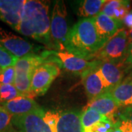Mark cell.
<instances>
[{
    "mask_svg": "<svg viewBox=\"0 0 132 132\" xmlns=\"http://www.w3.org/2000/svg\"><path fill=\"white\" fill-rule=\"evenodd\" d=\"M48 10L47 2L26 0L17 32L46 46H52Z\"/></svg>",
    "mask_w": 132,
    "mask_h": 132,
    "instance_id": "obj_1",
    "label": "cell"
},
{
    "mask_svg": "<svg viewBox=\"0 0 132 132\" xmlns=\"http://www.w3.org/2000/svg\"><path fill=\"white\" fill-rule=\"evenodd\" d=\"M105 45L99 37L92 18L81 19L70 29L65 51L89 60Z\"/></svg>",
    "mask_w": 132,
    "mask_h": 132,
    "instance_id": "obj_2",
    "label": "cell"
},
{
    "mask_svg": "<svg viewBox=\"0 0 132 132\" xmlns=\"http://www.w3.org/2000/svg\"><path fill=\"white\" fill-rule=\"evenodd\" d=\"M47 57V53L44 55L31 54L18 60L14 66V86L22 95L32 98L30 88L33 73L37 68L46 62V58Z\"/></svg>",
    "mask_w": 132,
    "mask_h": 132,
    "instance_id": "obj_3",
    "label": "cell"
},
{
    "mask_svg": "<svg viewBox=\"0 0 132 132\" xmlns=\"http://www.w3.org/2000/svg\"><path fill=\"white\" fill-rule=\"evenodd\" d=\"M128 32L121 29L95 54L93 58L99 61L122 63L127 58Z\"/></svg>",
    "mask_w": 132,
    "mask_h": 132,
    "instance_id": "obj_4",
    "label": "cell"
},
{
    "mask_svg": "<svg viewBox=\"0 0 132 132\" xmlns=\"http://www.w3.org/2000/svg\"><path fill=\"white\" fill-rule=\"evenodd\" d=\"M67 10L62 1H57L52 10L50 34L52 43L60 52L65 50L69 29L67 21ZM53 46V44H52Z\"/></svg>",
    "mask_w": 132,
    "mask_h": 132,
    "instance_id": "obj_5",
    "label": "cell"
},
{
    "mask_svg": "<svg viewBox=\"0 0 132 132\" xmlns=\"http://www.w3.org/2000/svg\"><path fill=\"white\" fill-rule=\"evenodd\" d=\"M45 120L52 132H83L81 114L76 110L47 111Z\"/></svg>",
    "mask_w": 132,
    "mask_h": 132,
    "instance_id": "obj_6",
    "label": "cell"
},
{
    "mask_svg": "<svg viewBox=\"0 0 132 132\" xmlns=\"http://www.w3.org/2000/svg\"><path fill=\"white\" fill-rule=\"evenodd\" d=\"M60 67L56 62L46 61L36 68L31 81V97L44 95L54 80L60 74Z\"/></svg>",
    "mask_w": 132,
    "mask_h": 132,
    "instance_id": "obj_7",
    "label": "cell"
},
{
    "mask_svg": "<svg viewBox=\"0 0 132 132\" xmlns=\"http://www.w3.org/2000/svg\"><path fill=\"white\" fill-rule=\"evenodd\" d=\"M45 113L40 108L25 115L13 116L12 123L15 132H52L45 120Z\"/></svg>",
    "mask_w": 132,
    "mask_h": 132,
    "instance_id": "obj_8",
    "label": "cell"
},
{
    "mask_svg": "<svg viewBox=\"0 0 132 132\" xmlns=\"http://www.w3.org/2000/svg\"><path fill=\"white\" fill-rule=\"evenodd\" d=\"M0 44L18 59L35 54L32 43L2 27H0Z\"/></svg>",
    "mask_w": 132,
    "mask_h": 132,
    "instance_id": "obj_9",
    "label": "cell"
},
{
    "mask_svg": "<svg viewBox=\"0 0 132 132\" xmlns=\"http://www.w3.org/2000/svg\"><path fill=\"white\" fill-rule=\"evenodd\" d=\"M98 70L101 76L107 93L110 92L123 81L125 72L127 71L122 63L99 61Z\"/></svg>",
    "mask_w": 132,
    "mask_h": 132,
    "instance_id": "obj_10",
    "label": "cell"
},
{
    "mask_svg": "<svg viewBox=\"0 0 132 132\" xmlns=\"http://www.w3.org/2000/svg\"><path fill=\"white\" fill-rule=\"evenodd\" d=\"M52 52L60 60V63L65 69L76 74H80L81 76L85 72L98 65L99 60H97L94 61H89L66 51Z\"/></svg>",
    "mask_w": 132,
    "mask_h": 132,
    "instance_id": "obj_11",
    "label": "cell"
},
{
    "mask_svg": "<svg viewBox=\"0 0 132 132\" xmlns=\"http://www.w3.org/2000/svg\"><path fill=\"white\" fill-rule=\"evenodd\" d=\"M26 0H0V20L18 31Z\"/></svg>",
    "mask_w": 132,
    "mask_h": 132,
    "instance_id": "obj_12",
    "label": "cell"
},
{
    "mask_svg": "<svg viewBox=\"0 0 132 132\" xmlns=\"http://www.w3.org/2000/svg\"><path fill=\"white\" fill-rule=\"evenodd\" d=\"M92 19L99 37L105 44L122 29L123 26L122 21L112 19L102 13H99Z\"/></svg>",
    "mask_w": 132,
    "mask_h": 132,
    "instance_id": "obj_13",
    "label": "cell"
},
{
    "mask_svg": "<svg viewBox=\"0 0 132 132\" xmlns=\"http://www.w3.org/2000/svg\"><path fill=\"white\" fill-rule=\"evenodd\" d=\"M86 108H91L96 110L99 113L109 119L114 125L117 123L114 117L120 106L109 92L105 93L95 98L90 100Z\"/></svg>",
    "mask_w": 132,
    "mask_h": 132,
    "instance_id": "obj_14",
    "label": "cell"
},
{
    "mask_svg": "<svg viewBox=\"0 0 132 132\" xmlns=\"http://www.w3.org/2000/svg\"><path fill=\"white\" fill-rule=\"evenodd\" d=\"M81 76L86 94L90 100L107 93L104 81L99 73L98 66L85 72Z\"/></svg>",
    "mask_w": 132,
    "mask_h": 132,
    "instance_id": "obj_15",
    "label": "cell"
},
{
    "mask_svg": "<svg viewBox=\"0 0 132 132\" xmlns=\"http://www.w3.org/2000/svg\"><path fill=\"white\" fill-rule=\"evenodd\" d=\"M0 105L13 116L25 115L40 109L34 99L26 96H19Z\"/></svg>",
    "mask_w": 132,
    "mask_h": 132,
    "instance_id": "obj_16",
    "label": "cell"
},
{
    "mask_svg": "<svg viewBox=\"0 0 132 132\" xmlns=\"http://www.w3.org/2000/svg\"><path fill=\"white\" fill-rule=\"evenodd\" d=\"M114 100L118 106H132V80L126 78L119 85L111 90Z\"/></svg>",
    "mask_w": 132,
    "mask_h": 132,
    "instance_id": "obj_17",
    "label": "cell"
},
{
    "mask_svg": "<svg viewBox=\"0 0 132 132\" xmlns=\"http://www.w3.org/2000/svg\"><path fill=\"white\" fill-rule=\"evenodd\" d=\"M106 0H85L80 3L78 10L79 16L84 19L93 18L101 13Z\"/></svg>",
    "mask_w": 132,
    "mask_h": 132,
    "instance_id": "obj_18",
    "label": "cell"
},
{
    "mask_svg": "<svg viewBox=\"0 0 132 132\" xmlns=\"http://www.w3.org/2000/svg\"><path fill=\"white\" fill-rule=\"evenodd\" d=\"M98 123H112L109 119L96 110L85 108L81 114V123L83 130L88 129Z\"/></svg>",
    "mask_w": 132,
    "mask_h": 132,
    "instance_id": "obj_19",
    "label": "cell"
},
{
    "mask_svg": "<svg viewBox=\"0 0 132 132\" xmlns=\"http://www.w3.org/2000/svg\"><path fill=\"white\" fill-rule=\"evenodd\" d=\"M19 96H24L13 85H0V104L11 101Z\"/></svg>",
    "mask_w": 132,
    "mask_h": 132,
    "instance_id": "obj_20",
    "label": "cell"
},
{
    "mask_svg": "<svg viewBox=\"0 0 132 132\" xmlns=\"http://www.w3.org/2000/svg\"><path fill=\"white\" fill-rule=\"evenodd\" d=\"M13 117L0 105V132H15L12 123Z\"/></svg>",
    "mask_w": 132,
    "mask_h": 132,
    "instance_id": "obj_21",
    "label": "cell"
},
{
    "mask_svg": "<svg viewBox=\"0 0 132 132\" xmlns=\"http://www.w3.org/2000/svg\"><path fill=\"white\" fill-rule=\"evenodd\" d=\"M18 58L13 56L11 53L7 51L5 48L0 44V68L5 69L7 67L15 66L18 61Z\"/></svg>",
    "mask_w": 132,
    "mask_h": 132,
    "instance_id": "obj_22",
    "label": "cell"
},
{
    "mask_svg": "<svg viewBox=\"0 0 132 132\" xmlns=\"http://www.w3.org/2000/svg\"><path fill=\"white\" fill-rule=\"evenodd\" d=\"M127 2V1L123 0H111L107 1L105 5H104L103 8L101 10V13L106 15L109 17H111L114 19V12L118 9H120L121 7H123Z\"/></svg>",
    "mask_w": 132,
    "mask_h": 132,
    "instance_id": "obj_23",
    "label": "cell"
},
{
    "mask_svg": "<svg viewBox=\"0 0 132 132\" xmlns=\"http://www.w3.org/2000/svg\"><path fill=\"white\" fill-rule=\"evenodd\" d=\"M15 76V71L14 66H10L5 69H2L0 72V85H14Z\"/></svg>",
    "mask_w": 132,
    "mask_h": 132,
    "instance_id": "obj_24",
    "label": "cell"
},
{
    "mask_svg": "<svg viewBox=\"0 0 132 132\" xmlns=\"http://www.w3.org/2000/svg\"><path fill=\"white\" fill-rule=\"evenodd\" d=\"M122 21H123V24H124L125 26L130 28V29H132V11L131 13H128L126 15V17L123 19Z\"/></svg>",
    "mask_w": 132,
    "mask_h": 132,
    "instance_id": "obj_25",
    "label": "cell"
},
{
    "mask_svg": "<svg viewBox=\"0 0 132 132\" xmlns=\"http://www.w3.org/2000/svg\"><path fill=\"white\" fill-rule=\"evenodd\" d=\"M121 115L124 118H127L132 125V106H128L126 109H125L124 112Z\"/></svg>",
    "mask_w": 132,
    "mask_h": 132,
    "instance_id": "obj_26",
    "label": "cell"
},
{
    "mask_svg": "<svg viewBox=\"0 0 132 132\" xmlns=\"http://www.w3.org/2000/svg\"><path fill=\"white\" fill-rule=\"evenodd\" d=\"M123 65L126 68V70L131 68V67H132V57H128L126 60L123 62Z\"/></svg>",
    "mask_w": 132,
    "mask_h": 132,
    "instance_id": "obj_27",
    "label": "cell"
},
{
    "mask_svg": "<svg viewBox=\"0 0 132 132\" xmlns=\"http://www.w3.org/2000/svg\"><path fill=\"white\" fill-rule=\"evenodd\" d=\"M132 57V41L129 42L127 49V57Z\"/></svg>",
    "mask_w": 132,
    "mask_h": 132,
    "instance_id": "obj_28",
    "label": "cell"
},
{
    "mask_svg": "<svg viewBox=\"0 0 132 132\" xmlns=\"http://www.w3.org/2000/svg\"><path fill=\"white\" fill-rule=\"evenodd\" d=\"M128 41L129 42L132 41V29H131L128 32Z\"/></svg>",
    "mask_w": 132,
    "mask_h": 132,
    "instance_id": "obj_29",
    "label": "cell"
},
{
    "mask_svg": "<svg viewBox=\"0 0 132 132\" xmlns=\"http://www.w3.org/2000/svg\"><path fill=\"white\" fill-rule=\"evenodd\" d=\"M108 132H121V131H120L118 129H115V130H113V131H109Z\"/></svg>",
    "mask_w": 132,
    "mask_h": 132,
    "instance_id": "obj_30",
    "label": "cell"
},
{
    "mask_svg": "<svg viewBox=\"0 0 132 132\" xmlns=\"http://www.w3.org/2000/svg\"><path fill=\"white\" fill-rule=\"evenodd\" d=\"M1 71H2V69H1V68H0V72H1Z\"/></svg>",
    "mask_w": 132,
    "mask_h": 132,
    "instance_id": "obj_31",
    "label": "cell"
}]
</instances>
